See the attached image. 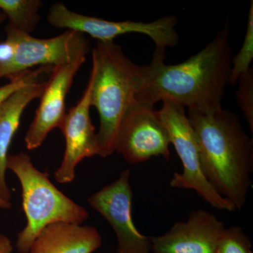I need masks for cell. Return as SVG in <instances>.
<instances>
[{"label": "cell", "mask_w": 253, "mask_h": 253, "mask_svg": "<svg viewBox=\"0 0 253 253\" xmlns=\"http://www.w3.org/2000/svg\"><path fill=\"white\" fill-rule=\"evenodd\" d=\"M14 247L11 240L7 236L2 235L0 239V253H12Z\"/></svg>", "instance_id": "cell-20"}, {"label": "cell", "mask_w": 253, "mask_h": 253, "mask_svg": "<svg viewBox=\"0 0 253 253\" xmlns=\"http://www.w3.org/2000/svg\"><path fill=\"white\" fill-rule=\"evenodd\" d=\"M204 176L216 192L241 211L247 202L253 172V142L240 118L221 108L189 110Z\"/></svg>", "instance_id": "cell-2"}, {"label": "cell", "mask_w": 253, "mask_h": 253, "mask_svg": "<svg viewBox=\"0 0 253 253\" xmlns=\"http://www.w3.org/2000/svg\"><path fill=\"white\" fill-rule=\"evenodd\" d=\"M170 144L169 133L158 111L136 99L120 125L116 151L130 164L161 156L168 161Z\"/></svg>", "instance_id": "cell-8"}, {"label": "cell", "mask_w": 253, "mask_h": 253, "mask_svg": "<svg viewBox=\"0 0 253 253\" xmlns=\"http://www.w3.org/2000/svg\"><path fill=\"white\" fill-rule=\"evenodd\" d=\"M1 236H2V234H0V239H1Z\"/></svg>", "instance_id": "cell-23"}, {"label": "cell", "mask_w": 253, "mask_h": 253, "mask_svg": "<svg viewBox=\"0 0 253 253\" xmlns=\"http://www.w3.org/2000/svg\"><path fill=\"white\" fill-rule=\"evenodd\" d=\"M239 87L236 90V101L253 132V71L252 68L241 76L238 81Z\"/></svg>", "instance_id": "cell-18"}, {"label": "cell", "mask_w": 253, "mask_h": 253, "mask_svg": "<svg viewBox=\"0 0 253 253\" xmlns=\"http://www.w3.org/2000/svg\"><path fill=\"white\" fill-rule=\"evenodd\" d=\"M11 206H12V204L11 202L4 201V199L0 197V209L9 210L11 208Z\"/></svg>", "instance_id": "cell-21"}, {"label": "cell", "mask_w": 253, "mask_h": 253, "mask_svg": "<svg viewBox=\"0 0 253 253\" xmlns=\"http://www.w3.org/2000/svg\"><path fill=\"white\" fill-rule=\"evenodd\" d=\"M6 41L14 54L11 61L0 68V79L11 80L37 66H55L71 62L78 56L88 54L89 43L83 33L66 31L48 39L34 38L7 25Z\"/></svg>", "instance_id": "cell-6"}, {"label": "cell", "mask_w": 253, "mask_h": 253, "mask_svg": "<svg viewBox=\"0 0 253 253\" xmlns=\"http://www.w3.org/2000/svg\"><path fill=\"white\" fill-rule=\"evenodd\" d=\"M91 80L81 100L65 115L59 129L66 140L62 161L54 172L55 180L69 184L76 176V168L86 158L99 156L97 134L90 117Z\"/></svg>", "instance_id": "cell-10"}, {"label": "cell", "mask_w": 253, "mask_h": 253, "mask_svg": "<svg viewBox=\"0 0 253 253\" xmlns=\"http://www.w3.org/2000/svg\"><path fill=\"white\" fill-rule=\"evenodd\" d=\"M41 5L40 0H0V11L8 18L10 26L30 34L41 20Z\"/></svg>", "instance_id": "cell-15"}, {"label": "cell", "mask_w": 253, "mask_h": 253, "mask_svg": "<svg viewBox=\"0 0 253 253\" xmlns=\"http://www.w3.org/2000/svg\"><path fill=\"white\" fill-rule=\"evenodd\" d=\"M162 102V108L157 111L158 114L169 133L171 144L183 166L182 172L174 173L169 184L176 189L196 191L215 209L234 212L236 210L234 204L216 192L204 176L197 141L185 109L171 101Z\"/></svg>", "instance_id": "cell-5"}, {"label": "cell", "mask_w": 253, "mask_h": 253, "mask_svg": "<svg viewBox=\"0 0 253 253\" xmlns=\"http://www.w3.org/2000/svg\"><path fill=\"white\" fill-rule=\"evenodd\" d=\"M253 59V1H251L249 12L247 30L239 52L231 59L229 84L237 83L242 75L251 69Z\"/></svg>", "instance_id": "cell-16"}, {"label": "cell", "mask_w": 253, "mask_h": 253, "mask_svg": "<svg viewBox=\"0 0 253 253\" xmlns=\"http://www.w3.org/2000/svg\"><path fill=\"white\" fill-rule=\"evenodd\" d=\"M48 21L54 27L86 34L98 42H114L115 38L122 35L140 33L149 37L159 49L173 47L179 42L175 29L177 19L172 15L149 23L111 21L78 14L63 3L56 2L50 8Z\"/></svg>", "instance_id": "cell-7"}, {"label": "cell", "mask_w": 253, "mask_h": 253, "mask_svg": "<svg viewBox=\"0 0 253 253\" xmlns=\"http://www.w3.org/2000/svg\"><path fill=\"white\" fill-rule=\"evenodd\" d=\"M86 61V55L71 62L55 66L46 82L36 116L25 136L26 148L33 151L45 141L50 131L59 127L66 115V99L78 70Z\"/></svg>", "instance_id": "cell-11"}, {"label": "cell", "mask_w": 253, "mask_h": 253, "mask_svg": "<svg viewBox=\"0 0 253 253\" xmlns=\"http://www.w3.org/2000/svg\"><path fill=\"white\" fill-rule=\"evenodd\" d=\"M226 227L214 214L198 210L168 232L152 237L151 253H215Z\"/></svg>", "instance_id": "cell-12"}, {"label": "cell", "mask_w": 253, "mask_h": 253, "mask_svg": "<svg viewBox=\"0 0 253 253\" xmlns=\"http://www.w3.org/2000/svg\"><path fill=\"white\" fill-rule=\"evenodd\" d=\"M6 168L16 174L21 184L23 209L27 220L16 239L18 253H28L38 234L50 224H83L87 220L89 214L86 208L57 189L48 173L39 170L26 153L9 155Z\"/></svg>", "instance_id": "cell-4"}, {"label": "cell", "mask_w": 253, "mask_h": 253, "mask_svg": "<svg viewBox=\"0 0 253 253\" xmlns=\"http://www.w3.org/2000/svg\"><path fill=\"white\" fill-rule=\"evenodd\" d=\"M215 253H253L249 236L240 226L226 228Z\"/></svg>", "instance_id": "cell-17"}, {"label": "cell", "mask_w": 253, "mask_h": 253, "mask_svg": "<svg viewBox=\"0 0 253 253\" xmlns=\"http://www.w3.org/2000/svg\"><path fill=\"white\" fill-rule=\"evenodd\" d=\"M52 69L51 66H41L38 69L26 71L10 80L9 83L0 86V104L21 88L39 83L41 78L51 73Z\"/></svg>", "instance_id": "cell-19"}, {"label": "cell", "mask_w": 253, "mask_h": 253, "mask_svg": "<svg viewBox=\"0 0 253 253\" xmlns=\"http://www.w3.org/2000/svg\"><path fill=\"white\" fill-rule=\"evenodd\" d=\"M46 82L21 88L0 104V197L11 202V192L6 182V162L9 149L21 123L25 109L33 100L41 97Z\"/></svg>", "instance_id": "cell-14"}, {"label": "cell", "mask_w": 253, "mask_h": 253, "mask_svg": "<svg viewBox=\"0 0 253 253\" xmlns=\"http://www.w3.org/2000/svg\"><path fill=\"white\" fill-rule=\"evenodd\" d=\"M5 18H6V16H5V15L3 14V13L1 12V11H0V25H1V23H3V21H4Z\"/></svg>", "instance_id": "cell-22"}, {"label": "cell", "mask_w": 253, "mask_h": 253, "mask_svg": "<svg viewBox=\"0 0 253 253\" xmlns=\"http://www.w3.org/2000/svg\"><path fill=\"white\" fill-rule=\"evenodd\" d=\"M146 73L147 65L133 63L114 42H98L93 49L91 106L99 116L96 134L101 157L116 151L120 125L141 92Z\"/></svg>", "instance_id": "cell-3"}, {"label": "cell", "mask_w": 253, "mask_h": 253, "mask_svg": "<svg viewBox=\"0 0 253 253\" xmlns=\"http://www.w3.org/2000/svg\"><path fill=\"white\" fill-rule=\"evenodd\" d=\"M229 26L227 21L207 46L178 64H166V49L156 48L136 99L151 107L169 101L200 112L221 109L232 59Z\"/></svg>", "instance_id": "cell-1"}, {"label": "cell", "mask_w": 253, "mask_h": 253, "mask_svg": "<svg viewBox=\"0 0 253 253\" xmlns=\"http://www.w3.org/2000/svg\"><path fill=\"white\" fill-rule=\"evenodd\" d=\"M129 176V169H125L116 181L91 195L87 203L112 226L118 240L116 253H151L152 236L141 234L133 221Z\"/></svg>", "instance_id": "cell-9"}, {"label": "cell", "mask_w": 253, "mask_h": 253, "mask_svg": "<svg viewBox=\"0 0 253 253\" xmlns=\"http://www.w3.org/2000/svg\"><path fill=\"white\" fill-rule=\"evenodd\" d=\"M101 245L102 239L94 226L57 222L41 231L28 253H93Z\"/></svg>", "instance_id": "cell-13"}]
</instances>
